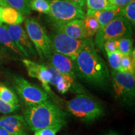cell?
Listing matches in <instances>:
<instances>
[{"label": "cell", "mask_w": 135, "mask_h": 135, "mask_svg": "<svg viewBox=\"0 0 135 135\" xmlns=\"http://www.w3.org/2000/svg\"><path fill=\"white\" fill-rule=\"evenodd\" d=\"M74 64L77 78L101 88L108 85L110 80L108 68L98 53L92 38L84 45Z\"/></svg>", "instance_id": "6da1fadb"}, {"label": "cell", "mask_w": 135, "mask_h": 135, "mask_svg": "<svg viewBox=\"0 0 135 135\" xmlns=\"http://www.w3.org/2000/svg\"><path fill=\"white\" fill-rule=\"evenodd\" d=\"M68 113L50 99L35 104L26 105L23 116L31 131L66 124Z\"/></svg>", "instance_id": "7a4b0ae2"}, {"label": "cell", "mask_w": 135, "mask_h": 135, "mask_svg": "<svg viewBox=\"0 0 135 135\" xmlns=\"http://www.w3.org/2000/svg\"><path fill=\"white\" fill-rule=\"evenodd\" d=\"M63 106V108L80 120L93 123L104 114L103 106L98 101L83 93L68 101L59 99L57 104Z\"/></svg>", "instance_id": "3957f363"}, {"label": "cell", "mask_w": 135, "mask_h": 135, "mask_svg": "<svg viewBox=\"0 0 135 135\" xmlns=\"http://www.w3.org/2000/svg\"><path fill=\"white\" fill-rule=\"evenodd\" d=\"M25 26L38 56L41 60H50L53 51L45 27L35 18L25 19Z\"/></svg>", "instance_id": "277c9868"}, {"label": "cell", "mask_w": 135, "mask_h": 135, "mask_svg": "<svg viewBox=\"0 0 135 135\" xmlns=\"http://www.w3.org/2000/svg\"><path fill=\"white\" fill-rule=\"evenodd\" d=\"M111 79L116 98L124 105L131 107L135 98V75L129 73L111 71Z\"/></svg>", "instance_id": "5b68a950"}, {"label": "cell", "mask_w": 135, "mask_h": 135, "mask_svg": "<svg viewBox=\"0 0 135 135\" xmlns=\"http://www.w3.org/2000/svg\"><path fill=\"white\" fill-rule=\"evenodd\" d=\"M133 35L132 26L126 18L118 16L99 30L95 35L94 44L103 50L104 41L109 40H116L121 38H131Z\"/></svg>", "instance_id": "8992f818"}, {"label": "cell", "mask_w": 135, "mask_h": 135, "mask_svg": "<svg viewBox=\"0 0 135 135\" xmlns=\"http://www.w3.org/2000/svg\"><path fill=\"white\" fill-rule=\"evenodd\" d=\"M49 37L53 51L66 56L73 61L75 60L84 45L90 39L78 40L55 30L50 33Z\"/></svg>", "instance_id": "52a82bcc"}, {"label": "cell", "mask_w": 135, "mask_h": 135, "mask_svg": "<svg viewBox=\"0 0 135 135\" xmlns=\"http://www.w3.org/2000/svg\"><path fill=\"white\" fill-rule=\"evenodd\" d=\"M50 11L48 15L51 23L65 22L85 18L84 9L67 0H48Z\"/></svg>", "instance_id": "ba28073f"}, {"label": "cell", "mask_w": 135, "mask_h": 135, "mask_svg": "<svg viewBox=\"0 0 135 135\" xmlns=\"http://www.w3.org/2000/svg\"><path fill=\"white\" fill-rule=\"evenodd\" d=\"M15 88L26 105L35 104L50 99V96L44 89L20 76L13 77Z\"/></svg>", "instance_id": "9c48e42d"}, {"label": "cell", "mask_w": 135, "mask_h": 135, "mask_svg": "<svg viewBox=\"0 0 135 135\" xmlns=\"http://www.w3.org/2000/svg\"><path fill=\"white\" fill-rule=\"evenodd\" d=\"M21 61L26 68L30 76L40 81L44 90L50 97H53L55 101L56 100L58 97L53 93L50 86L51 75L48 69L46 64L38 63L28 58L22 59Z\"/></svg>", "instance_id": "30bf717a"}, {"label": "cell", "mask_w": 135, "mask_h": 135, "mask_svg": "<svg viewBox=\"0 0 135 135\" xmlns=\"http://www.w3.org/2000/svg\"><path fill=\"white\" fill-rule=\"evenodd\" d=\"M10 36L25 58H36L38 54L26 30L20 25H9L4 24Z\"/></svg>", "instance_id": "8fae6325"}, {"label": "cell", "mask_w": 135, "mask_h": 135, "mask_svg": "<svg viewBox=\"0 0 135 135\" xmlns=\"http://www.w3.org/2000/svg\"><path fill=\"white\" fill-rule=\"evenodd\" d=\"M46 66L51 75L50 84L55 87L60 93L65 94L68 91L71 90L72 92L78 94H84L83 88L77 83L76 80L58 71L50 64H46Z\"/></svg>", "instance_id": "7c38bea8"}, {"label": "cell", "mask_w": 135, "mask_h": 135, "mask_svg": "<svg viewBox=\"0 0 135 135\" xmlns=\"http://www.w3.org/2000/svg\"><path fill=\"white\" fill-rule=\"evenodd\" d=\"M0 126L11 135H28V124L20 114L0 116Z\"/></svg>", "instance_id": "4fadbf2b"}, {"label": "cell", "mask_w": 135, "mask_h": 135, "mask_svg": "<svg viewBox=\"0 0 135 135\" xmlns=\"http://www.w3.org/2000/svg\"><path fill=\"white\" fill-rule=\"evenodd\" d=\"M0 50L6 56L11 59L21 60L25 58V55L13 41L3 23L0 24Z\"/></svg>", "instance_id": "5bb4252c"}, {"label": "cell", "mask_w": 135, "mask_h": 135, "mask_svg": "<svg viewBox=\"0 0 135 135\" xmlns=\"http://www.w3.org/2000/svg\"><path fill=\"white\" fill-rule=\"evenodd\" d=\"M53 30L66 34L71 38L83 40L88 38L83 25L82 20L77 19L65 22L51 23Z\"/></svg>", "instance_id": "9a60e30c"}, {"label": "cell", "mask_w": 135, "mask_h": 135, "mask_svg": "<svg viewBox=\"0 0 135 135\" xmlns=\"http://www.w3.org/2000/svg\"><path fill=\"white\" fill-rule=\"evenodd\" d=\"M48 61V64L55 68L58 71L72 78L74 80H77L74 61L69 57L53 51Z\"/></svg>", "instance_id": "2e32d148"}, {"label": "cell", "mask_w": 135, "mask_h": 135, "mask_svg": "<svg viewBox=\"0 0 135 135\" xmlns=\"http://www.w3.org/2000/svg\"><path fill=\"white\" fill-rule=\"evenodd\" d=\"M24 15L20 11L10 6L2 7L0 21L3 24L9 25H21L25 21Z\"/></svg>", "instance_id": "e0dca14e"}, {"label": "cell", "mask_w": 135, "mask_h": 135, "mask_svg": "<svg viewBox=\"0 0 135 135\" xmlns=\"http://www.w3.org/2000/svg\"><path fill=\"white\" fill-rule=\"evenodd\" d=\"M121 11V7L113 6L106 9L98 11L93 15H94L98 21L101 30L110 23L116 16H120Z\"/></svg>", "instance_id": "ac0fdd59"}, {"label": "cell", "mask_w": 135, "mask_h": 135, "mask_svg": "<svg viewBox=\"0 0 135 135\" xmlns=\"http://www.w3.org/2000/svg\"><path fill=\"white\" fill-rule=\"evenodd\" d=\"M82 23L88 38H92L100 30L98 21L94 15H86L82 20Z\"/></svg>", "instance_id": "d6986e66"}, {"label": "cell", "mask_w": 135, "mask_h": 135, "mask_svg": "<svg viewBox=\"0 0 135 135\" xmlns=\"http://www.w3.org/2000/svg\"><path fill=\"white\" fill-rule=\"evenodd\" d=\"M0 98L9 104L21 106L20 101L15 92L1 83H0Z\"/></svg>", "instance_id": "ffe728a7"}, {"label": "cell", "mask_w": 135, "mask_h": 135, "mask_svg": "<svg viewBox=\"0 0 135 135\" xmlns=\"http://www.w3.org/2000/svg\"><path fill=\"white\" fill-rule=\"evenodd\" d=\"M85 6H86L88 9L86 16L93 15L99 10L113 6L109 0H86Z\"/></svg>", "instance_id": "44dd1931"}, {"label": "cell", "mask_w": 135, "mask_h": 135, "mask_svg": "<svg viewBox=\"0 0 135 135\" xmlns=\"http://www.w3.org/2000/svg\"><path fill=\"white\" fill-rule=\"evenodd\" d=\"M8 6L12 7L22 15H28L31 13L29 6L30 0H5Z\"/></svg>", "instance_id": "7402d4cb"}, {"label": "cell", "mask_w": 135, "mask_h": 135, "mask_svg": "<svg viewBox=\"0 0 135 135\" xmlns=\"http://www.w3.org/2000/svg\"><path fill=\"white\" fill-rule=\"evenodd\" d=\"M29 6L31 10L48 15L50 4L48 0H30Z\"/></svg>", "instance_id": "603a6c76"}, {"label": "cell", "mask_w": 135, "mask_h": 135, "mask_svg": "<svg viewBox=\"0 0 135 135\" xmlns=\"http://www.w3.org/2000/svg\"><path fill=\"white\" fill-rule=\"evenodd\" d=\"M134 50L131 55H123L121 61V67L123 72L135 73Z\"/></svg>", "instance_id": "cb8c5ba5"}, {"label": "cell", "mask_w": 135, "mask_h": 135, "mask_svg": "<svg viewBox=\"0 0 135 135\" xmlns=\"http://www.w3.org/2000/svg\"><path fill=\"white\" fill-rule=\"evenodd\" d=\"M120 16L126 18L131 26L135 25V0H133L124 7L121 8Z\"/></svg>", "instance_id": "d4e9b609"}, {"label": "cell", "mask_w": 135, "mask_h": 135, "mask_svg": "<svg viewBox=\"0 0 135 135\" xmlns=\"http://www.w3.org/2000/svg\"><path fill=\"white\" fill-rule=\"evenodd\" d=\"M118 51L123 55H131L133 51V40L131 38H121L117 39Z\"/></svg>", "instance_id": "484cf974"}, {"label": "cell", "mask_w": 135, "mask_h": 135, "mask_svg": "<svg viewBox=\"0 0 135 135\" xmlns=\"http://www.w3.org/2000/svg\"><path fill=\"white\" fill-rule=\"evenodd\" d=\"M108 58L109 65L110 66L112 70L118 71H122L121 67V61L123 55L119 51L108 53Z\"/></svg>", "instance_id": "4316f807"}, {"label": "cell", "mask_w": 135, "mask_h": 135, "mask_svg": "<svg viewBox=\"0 0 135 135\" xmlns=\"http://www.w3.org/2000/svg\"><path fill=\"white\" fill-rule=\"evenodd\" d=\"M20 108L19 106H15L5 102L0 98V113L9 114L15 112Z\"/></svg>", "instance_id": "83f0119b"}, {"label": "cell", "mask_w": 135, "mask_h": 135, "mask_svg": "<svg viewBox=\"0 0 135 135\" xmlns=\"http://www.w3.org/2000/svg\"><path fill=\"white\" fill-rule=\"evenodd\" d=\"M63 127V126L61 125H58L43 128V129L35 131V134L36 135H56V133Z\"/></svg>", "instance_id": "f1b7e54d"}, {"label": "cell", "mask_w": 135, "mask_h": 135, "mask_svg": "<svg viewBox=\"0 0 135 135\" xmlns=\"http://www.w3.org/2000/svg\"><path fill=\"white\" fill-rule=\"evenodd\" d=\"M103 48L106 53H111L118 50V42L116 40H109L104 41L103 45Z\"/></svg>", "instance_id": "f546056e"}, {"label": "cell", "mask_w": 135, "mask_h": 135, "mask_svg": "<svg viewBox=\"0 0 135 135\" xmlns=\"http://www.w3.org/2000/svg\"><path fill=\"white\" fill-rule=\"evenodd\" d=\"M133 0H109L110 4L112 6H118V7H124L128 3H130Z\"/></svg>", "instance_id": "4dcf8cb0"}, {"label": "cell", "mask_w": 135, "mask_h": 135, "mask_svg": "<svg viewBox=\"0 0 135 135\" xmlns=\"http://www.w3.org/2000/svg\"><path fill=\"white\" fill-rule=\"evenodd\" d=\"M67 1H69L70 2L78 5L79 6H80L83 9H84V6H85L86 0H67Z\"/></svg>", "instance_id": "1f68e13d"}, {"label": "cell", "mask_w": 135, "mask_h": 135, "mask_svg": "<svg viewBox=\"0 0 135 135\" xmlns=\"http://www.w3.org/2000/svg\"><path fill=\"white\" fill-rule=\"evenodd\" d=\"M0 135H11L8 131H6L4 128L0 126Z\"/></svg>", "instance_id": "d6a6232c"}, {"label": "cell", "mask_w": 135, "mask_h": 135, "mask_svg": "<svg viewBox=\"0 0 135 135\" xmlns=\"http://www.w3.org/2000/svg\"><path fill=\"white\" fill-rule=\"evenodd\" d=\"M5 57H6V56L3 54V52L1 51V50H0V64H1L4 61V59Z\"/></svg>", "instance_id": "836d02e7"}, {"label": "cell", "mask_w": 135, "mask_h": 135, "mask_svg": "<svg viewBox=\"0 0 135 135\" xmlns=\"http://www.w3.org/2000/svg\"><path fill=\"white\" fill-rule=\"evenodd\" d=\"M0 6L4 7V6H8V5L5 1V0H0Z\"/></svg>", "instance_id": "e575fe53"}, {"label": "cell", "mask_w": 135, "mask_h": 135, "mask_svg": "<svg viewBox=\"0 0 135 135\" xmlns=\"http://www.w3.org/2000/svg\"><path fill=\"white\" fill-rule=\"evenodd\" d=\"M105 135H119L118 133H117L115 131H111L108 132V133H106Z\"/></svg>", "instance_id": "d590c367"}, {"label": "cell", "mask_w": 135, "mask_h": 135, "mask_svg": "<svg viewBox=\"0 0 135 135\" xmlns=\"http://www.w3.org/2000/svg\"><path fill=\"white\" fill-rule=\"evenodd\" d=\"M2 7L3 6H0V16H1V10H2Z\"/></svg>", "instance_id": "8d00e7d4"}, {"label": "cell", "mask_w": 135, "mask_h": 135, "mask_svg": "<svg viewBox=\"0 0 135 135\" xmlns=\"http://www.w3.org/2000/svg\"><path fill=\"white\" fill-rule=\"evenodd\" d=\"M1 23H1V21H0V24H1Z\"/></svg>", "instance_id": "74e56055"}, {"label": "cell", "mask_w": 135, "mask_h": 135, "mask_svg": "<svg viewBox=\"0 0 135 135\" xmlns=\"http://www.w3.org/2000/svg\"><path fill=\"white\" fill-rule=\"evenodd\" d=\"M34 135H36V134H34Z\"/></svg>", "instance_id": "f35d334b"}]
</instances>
